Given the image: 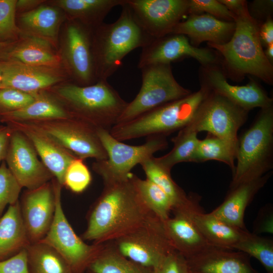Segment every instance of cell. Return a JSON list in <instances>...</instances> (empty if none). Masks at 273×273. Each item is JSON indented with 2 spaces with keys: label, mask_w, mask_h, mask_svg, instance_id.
Here are the masks:
<instances>
[{
  "label": "cell",
  "mask_w": 273,
  "mask_h": 273,
  "mask_svg": "<svg viewBox=\"0 0 273 273\" xmlns=\"http://www.w3.org/2000/svg\"><path fill=\"white\" fill-rule=\"evenodd\" d=\"M36 94L13 88H0V114L23 108L35 100Z\"/></svg>",
  "instance_id": "60d3db41"
},
{
  "label": "cell",
  "mask_w": 273,
  "mask_h": 273,
  "mask_svg": "<svg viewBox=\"0 0 273 273\" xmlns=\"http://www.w3.org/2000/svg\"><path fill=\"white\" fill-rule=\"evenodd\" d=\"M35 150L41 158L43 165L57 182L64 185L66 171L71 162L76 157L48 138L31 129L25 131Z\"/></svg>",
  "instance_id": "83f0119b"
},
{
  "label": "cell",
  "mask_w": 273,
  "mask_h": 273,
  "mask_svg": "<svg viewBox=\"0 0 273 273\" xmlns=\"http://www.w3.org/2000/svg\"><path fill=\"white\" fill-rule=\"evenodd\" d=\"M3 60L29 65L63 68L56 46L45 39L23 34L14 42Z\"/></svg>",
  "instance_id": "d4e9b609"
},
{
  "label": "cell",
  "mask_w": 273,
  "mask_h": 273,
  "mask_svg": "<svg viewBox=\"0 0 273 273\" xmlns=\"http://www.w3.org/2000/svg\"><path fill=\"white\" fill-rule=\"evenodd\" d=\"M185 57L195 59L205 67L210 66L215 61L214 56L208 50L193 46L184 35L171 33L154 39L142 48L138 67L170 64Z\"/></svg>",
  "instance_id": "e0dca14e"
},
{
  "label": "cell",
  "mask_w": 273,
  "mask_h": 273,
  "mask_svg": "<svg viewBox=\"0 0 273 273\" xmlns=\"http://www.w3.org/2000/svg\"><path fill=\"white\" fill-rule=\"evenodd\" d=\"M20 205L30 243L40 241L49 230L54 218L55 198L53 185L47 183L29 190Z\"/></svg>",
  "instance_id": "d6986e66"
},
{
  "label": "cell",
  "mask_w": 273,
  "mask_h": 273,
  "mask_svg": "<svg viewBox=\"0 0 273 273\" xmlns=\"http://www.w3.org/2000/svg\"><path fill=\"white\" fill-rule=\"evenodd\" d=\"M198 133L184 127L171 139L172 149L166 154L155 157L157 162L168 170L181 162H193L200 139Z\"/></svg>",
  "instance_id": "e575fe53"
},
{
  "label": "cell",
  "mask_w": 273,
  "mask_h": 273,
  "mask_svg": "<svg viewBox=\"0 0 273 273\" xmlns=\"http://www.w3.org/2000/svg\"><path fill=\"white\" fill-rule=\"evenodd\" d=\"M131 175L126 180L104 184L88 214L83 240L93 241L94 244L110 242L154 215L142 202Z\"/></svg>",
  "instance_id": "6da1fadb"
},
{
  "label": "cell",
  "mask_w": 273,
  "mask_h": 273,
  "mask_svg": "<svg viewBox=\"0 0 273 273\" xmlns=\"http://www.w3.org/2000/svg\"><path fill=\"white\" fill-rule=\"evenodd\" d=\"M0 117L8 121L67 119L72 114L45 90L37 93L35 100L20 109L3 113Z\"/></svg>",
  "instance_id": "f546056e"
},
{
  "label": "cell",
  "mask_w": 273,
  "mask_h": 273,
  "mask_svg": "<svg viewBox=\"0 0 273 273\" xmlns=\"http://www.w3.org/2000/svg\"><path fill=\"white\" fill-rule=\"evenodd\" d=\"M26 249L29 273H72L65 259L47 244L32 243Z\"/></svg>",
  "instance_id": "4dcf8cb0"
},
{
  "label": "cell",
  "mask_w": 273,
  "mask_h": 273,
  "mask_svg": "<svg viewBox=\"0 0 273 273\" xmlns=\"http://www.w3.org/2000/svg\"><path fill=\"white\" fill-rule=\"evenodd\" d=\"M11 132L9 128L0 127V162L5 159Z\"/></svg>",
  "instance_id": "c3c4849f"
},
{
  "label": "cell",
  "mask_w": 273,
  "mask_h": 273,
  "mask_svg": "<svg viewBox=\"0 0 273 273\" xmlns=\"http://www.w3.org/2000/svg\"><path fill=\"white\" fill-rule=\"evenodd\" d=\"M93 30L76 20L68 19L61 29L58 50L63 69L72 83L86 86L96 83Z\"/></svg>",
  "instance_id": "ba28073f"
},
{
  "label": "cell",
  "mask_w": 273,
  "mask_h": 273,
  "mask_svg": "<svg viewBox=\"0 0 273 273\" xmlns=\"http://www.w3.org/2000/svg\"><path fill=\"white\" fill-rule=\"evenodd\" d=\"M55 198L54 218L49 230L39 242L51 246L67 261L72 273H84L105 244L88 245L75 232L64 212L61 185L53 184Z\"/></svg>",
  "instance_id": "30bf717a"
},
{
  "label": "cell",
  "mask_w": 273,
  "mask_h": 273,
  "mask_svg": "<svg viewBox=\"0 0 273 273\" xmlns=\"http://www.w3.org/2000/svg\"><path fill=\"white\" fill-rule=\"evenodd\" d=\"M92 181L90 172L82 159L76 158L68 167L64 176V185L76 193L83 192Z\"/></svg>",
  "instance_id": "f35d334b"
},
{
  "label": "cell",
  "mask_w": 273,
  "mask_h": 273,
  "mask_svg": "<svg viewBox=\"0 0 273 273\" xmlns=\"http://www.w3.org/2000/svg\"><path fill=\"white\" fill-rule=\"evenodd\" d=\"M17 0H0V41L18 40L22 33L16 22Z\"/></svg>",
  "instance_id": "74e56055"
},
{
  "label": "cell",
  "mask_w": 273,
  "mask_h": 273,
  "mask_svg": "<svg viewBox=\"0 0 273 273\" xmlns=\"http://www.w3.org/2000/svg\"><path fill=\"white\" fill-rule=\"evenodd\" d=\"M222 4L225 6L234 15H236L248 8L247 2L242 0H220Z\"/></svg>",
  "instance_id": "681fc988"
},
{
  "label": "cell",
  "mask_w": 273,
  "mask_h": 273,
  "mask_svg": "<svg viewBox=\"0 0 273 273\" xmlns=\"http://www.w3.org/2000/svg\"><path fill=\"white\" fill-rule=\"evenodd\" d=\"M272 1H255L251 4V13H249L253 17L266 16L269 13L272 9ZM267 18L269 17H267Z\"/></svg>",
  "instance_id": "f6af8a7d"
},
{
  "label": "cell",
  "mask_w": 273,
  "mask_h": 273,
  "mask_svg": "<svg viewBox=\"0 0 273 273\" xmlns=\"http://www.w3.org/2000/svg\"><path fill=\"white\" fill-rule=\"evenodd\" d=\"M209 93L202 85L193 93L159 106L127 122L118 123L109 130L120 141L167 135L180 130L192 121L198 108Z\"/></svg>",
  "instance_id": "277c9868"
},
{
  "label": "cell",
  "mask_w": 273,
  "mask_h": 273,
  "mask_svg": "<svg viewBox=\"0 0 273 273\" xmlns=\"http://www.w3.org/2000/svg\"><path fill=\"white\" fill-rule=\"evenodd\" d=\"M237 149L225 141L208 134L205 139L200 140L193 162L220 161L228 165L233 172L235 167Z\"/></svg>",
  "instance_id": "d590c367"
},
{
  "label": "cell",
  "mask_w": 273,
  "mask_h": 273,
  "mask_svg": "<svg viewBox=\"0 0 273 273\" xmlns=\"http://www.w3.org/2000/svg\"><path fill=\"white\" fill-rule=\"evenodd\" d=\"M5 160L22 188L34 190L51 178V173L38 160L32 147L18 132H11Z\"/></svg>",
  "instance_id": "ac0fdd59"
},
{
  "label": "cell",
  "mask_w": 273,
  "mask_h": 273,
  "mask_svg": "<svg viewBox=\"0 0 273 273\" xmlns=\"http://www.w3.org/2000/svg\"><path fill=\"white\" fill-rule=\"evenodd\" d=\"M186 259L190 273H260L239 251L212 246Z\"/></svg>",
  "instance_id": "44dd1931"
},
{
  "label": "cell",
  "mask_w": 273,
  "mask_h": 273,
  "mask_svg": "<svg viewBox=\"0 0 273 273\" xmlns=\"http://www.w3.org/2000/svg\"><path fill=\"white\" fill-rule=\"evenodd\" d=\"M205 67L206 84L203 85L209 91L225 98L248 111L255 108L272 106V99L255 81H251L245 85H232L219 69L210 66Z\"/></svg>",
  "instance_id": "ffe728a7"
},
{
  "label": "cell",
  "mask_w": 273,
  "mask_h": 273,
  "mask_svg": "<svg viewBox=\"0 0 273 273\" xmlns=\"http://www.w3.org/2000/svg\"><path fill=\"white\" fill-rule=\"evenodd\" d=\"M264 52L265 55L268 61L272 64L273 61V43L267 46V48Z\"/></svg>",
  "instance_id": "816d5d0a"
},
{
  "label": "cell",
  "mask_w": 273,
  "mask_h": 273,
  "mask_svg": "<svg viewBox=\"0 0 273 273\" xmlns=\"http://www.w3.org/2000/svg\"><path fill=\"white\" fill-rule=\"evenodd\" d=\"M13 43L14 42H8L0 41V60L4 59L7 53L12 46Z\"/></svg>",
  "instance_id": "f907efd6"
},
{
  "label": "cell",
  "mask_w": 273,
  "mask_h": 273,
  "mask_svg": "<svg viewBox=\"0 0 273 273\" xmlns=\"http://www.w3.org/2000/svg\"><path fill=\"white\" fill-rule=\"evenodd\" d=\"M108 243L123 256L152 270L169 252L175 250L165 234L162 221L154 215Z\"/></svg>",
  "instance_id": "8fae6325"
},
{
  "label": "cell",
  "mask_w": 273,
  "mask_h": 273,
  "mask_svg": "<svg viewBox=\"0 0 273 273\" xmlns=\"http://www.w3.org/2000/svg\"><path fill=\"white\" fill-rule=\"evenodd\" d=\"M187 0H126L143 30L156 39L171 34L188 13Z\"/></svg>",
  "instance_id": "9a60e30c"
},
{
  "label": "cell",
  "mask_w": 273,
  "mask_h": 273,
  "mask_svg": "<svg viewBox=\"0 0 273 273\" xmlns=\"http://www.w3.org/2000/svg\"><path fill=\"white\" fill-rule=\"evenodd\" d=\"M0 273H29L26 249L0 261Z\"/></svg>",
  "instance_id": "ee69618b"
},
{
  "label": "cell",
  "mask_w": 273,
  "mask_h": 273,
  "mask_svg": "<svg viewBox=\"0 0 273 273\" xmlns=\"http://www.w3.org/2000/svg\"><path fill=\"white\" fill-rule=\"evenodd\" d=\"M199 230L212 246L234 250V247L244 233L243 230L230 224L202 209L197 212L194 217Z\"/></svg>",
  "instance_id": "f1b7e54d"
},
{
  "label": "cell",
  "mask_w": 273,
  "mask_h": 273,
  "mask_svg": "<svg viewBox=\"0 0 273 273\" xmlns=\"http://www.w3.org/2000/svg\"><path fill=\"white\" fill-rule=\"evenodd\" d=\"M0 60L2 87L36 94L61 83L70 81L62 68L32 66L9 60Z\"/></svg>",
  "instance_id": "2e32d148"
},
{
  "label": "cell",
  "mask_w": 273,
  "mask_h": 273,
  "mask_svg": "<svg viewBox=\"0 0 273 273\" xmlns=\"http://www.w3.org/2000/svg\"><path fill=\"white\" fill-rule=\"evenodd\" d=\"M61 9L67 19L76 20L95 29L103 23L114 7L123 6L126 0H55L49 1Z\"/></svg>",
  "instance_id": "484cf974"
},
{
  "label": "cell",
  "mask_w": 273,
  "mask_h": 273,
  "mask_svg": "<svg viewBox=\"0 0 273 273\" xmlns=\"http://www.w3.org/2000/svg\"><path fill=\"white\" fill-rule=\"evenodd\" d=\"M97 133L107 158L97 161L94 163L93 168L102 177L104 184L127 179L135 165L168 147L166 136L162 135L147 137L143 144L133 146L116 139L108 130L97 128Z\"/></svg>",
  "instance_id": "52a82bcc"
},
{
  "label": "cell",
  "mask_w": 273,
  "mask_h": 273,
  "mask_svg": "<svg viewBox=\"0 0 273 273\" xmlns=\"http://www.w3.org/2000/svg\"><path fill=\"white\" fill-rule=\"evenodd\" d=\"M234 250L256 259L267 273H273V240L246 231L234 246Z\"/></svg>",
  "instance_id": "8d00e7d4"
},
{
  "label": "cell",
  "mask_w": 273,
  "mask_h": 273,
  "mask_svg": "<svg viewBox=\"0 0 273 273\" xmlns=\"http://www.w3.org/2000/svg\"><path fill=\"white\" fill-rule=\"evenodd\" d=\"M48 2L29 12L16 14V22L23 34L45 39L58 48L61 29L67 17L61 9Z\"/></svg>",
  "instance_id": "7402d4cb"
},
{
  "label": "cell",
  "mask_w": 273,
  "mask_h": 273,
  "mask_svg": "<svg viewBox=\"0 0 273 273\" xmlns=\"http://www.w3.org/2000/svg\"><path fill=\"white\" fill-rule=\"evenodd\" d=\"M2 71L1 60H0V88H2Z\"/></svg>",
  "instance_id": "f5cc1de1"
},
{
  "label": "cell",
  "mask_w": 273,
  "mask_h": 273,
  "mask_svg": "<svg viewBox=\"0 0 273 273\" xmlns=\"http://www.w3.org/2000/svg\"><path fill=\"white\" fill-rule=\"evenodd\" d=\"M140 69L142 86L135 98L127 103L117 124L131 120L191 93L175 80L170 64L149 65Z\"/></svg>",
  "instance_id": "9c48e42d"
},
{
  "label": "cell",
  "mask_w": 273,
  "mask_h": 273,
  "mask_svg": "<svg viewBox=\"0 0 273 273\" xmlns=\"http://www.w3.org/2000/svg\"><path fill=\"white\" fill-rule=\"evenodd\" d=\"M114 23L103 22L93 30V51L97 80H106L120 67L123 58L154 39L141 27L125 3Z\"/></svg>",
  "instance_id": "7a4b0ae2"
},
{
  "label": "cell",
  "mask_w": 273,
  "mask_h": 273,
  "mask_svg": "<svg viewBox=\"0 0 273 273\" xmlns=\"http://www.w3.org/2000/svg\"><path fill=\"white\" fill-rule=\"evenodd\" d=\"M248 113V111L225 98L209 91L192 121L185 128L197 133L206 131L237 149V133L246 122Z\"/></svg>",
  "instance_id": "7c38bea8"
},
{
  "label": "cell",
  "mask_w": 273,
  "mask_h": 273,
  "mask_svg": "<svg viewBox=\"0 0 273 273\" xmlns=\"http://www.w3.org/2000/svg\"><path fill=\"white\" fill-rule=\"evenodd\" d=\"M52 88L71 108L73 117L97 129L110 130L128 103L106 80L86 86L68 81Z\"/></svg>",
  "instance_id": "3957f363"
},
{
  "label": "cell",
  "mask_w": 273,
  "mask_h": 273,
  "mask_svg": "<svg viewBox=\"0 0 273 273\" xmlns=\"http://www.w3.org/2000/svg\"><path fill=\"white\" fill-rule=\"evenodd\" d=\"M131 178L142 202L150 212L162 221L168 218L173 205L166 194L147 178L141 179L133 173Z\"/></svg>",
  "instance_id": "d6a6232c"
},
{
  "label": "cell",
  "mask_w": 273,
  "mask_h": 273,
  "mask_svg": "<svg viewBox=\"0 0 273 273\" xmlns=\"http://www.w3.org/2000/svg\"><path fill=\"white\" fill-rule=\"evenodd\" d=\"M236 163L230 189L258 178L273 167V107L261 109L238 139Z\"/></svg>",
  "instance_id": "8992f818"
},
{
  "label": "cell",
  "mask_w": 273,
  "mask_h": 273,
  "mask_svg": "<svg viewBox=\"0 0 273 273\" xmlns=\"http://www.w3.org/2000/svg\"><path fill=\"white\" fill-rule=\"evenodd\" d=\"M235 28L225 43L208 45L224 57L230 69L240 74L254 75L266 83L273 81L272 64L266 57L259 37L258 22L248 12V8L235 15Z\"/></svg>",
  "instance_id": "5b68a950"
},
{
  "label": "cell",
  "mask_w": 273,
  "mask_h": 273,
  "mask_svg": "<svg viewBox=\"0 0 273 273\" xmlns=\"http://www.w3.org/2000/svg\"><path fill=\"white\" fill-rule=\"evenodd\" d=\"M153 273H190L186 258L173 250L153 270Z\"/></svg>",
  "instance_id": "7bdbcfd3"
},
{
  "label": "cell",
  "mask_w": 273,
  "mask_h": 273,
  "mask_svg": "<svg viewBox=\"0 0 273 273\" xmlns=\"http://www.w3.org/2000/svg\"><path fill=\"white\" fill-rule=\"evenodd\" d=\"M88 273H153V270L128 259L109 243L88 265Z\"/></svg>",
  "instance_id": "1f68e13d"
},
{
  "label": "cell",
  "mask_w": 273,
  "mask_h": 273,
  "mask_svg": "<svg viewBox=\"0 0 273 273\" xmlns=\"http://www.w3.org/2000/svg\"><path fill=\"white\" fill-rule=\"evenodd\" d=\"M22 187L5 162L0 165V215L8 205L18 201Z\"/></svg>",
  "instance_id": "ab89813d"
},
{
  "label": "cell",
  "mask_w": 273,
  "mask_h": 273,
  "mask_svg": "<svg viewBox=\"0 0 273 273\" xmlns=\"http://www.w3.org/2000/svg\"><path fill=\"white\" fill-rule=\"evenodd\" d=\"M30 244L18 201L9 205L0 218V261L26 249Z\"/></svg>",
  "instance_id": "4316f807"
},
{
  "label": "cell",
  "mask_w": 273,
  "mask_h": 273,
  "mask_svg": "<svg viewBox=\"0 0 273 273\" xmlns=\"http://www.w3.org/2000/svg\"><path fill=\"white\" fill-rule=\"evenodd\" d=\"M199 197L193 194L185 203L174 207L173 215L162 221L165 234L173 248L188 258L213 246L202 235L194 219L202 210Z\"/></svg>",
  "instance_id": "4fadbf2b"
},
{
  "label": "cell",
  "mask_w": 273,
  "mask_h": 273,
  "mask_svg": "<svg viewBox=\"0 0 273 273\" xmlns=\"http://www.w3.org/2000/svg\"><path fill=\"white\" fill-rule=\"evenodd\" d=\"M46 1L44 0H17L16 14L29 12L37 8Z\"/></svg>",
  "instance_id": "7dc6e473"
},
{
  "label": "cell",
  "mask_w": 273,
  "mask_h": 273,
  "mask_svg": "<svg viewBox=\"0 0 273 273\" xmlns=\"http://www.w3.org/2000/svg\"><path fill=\"white\" fill-rule=\"evenodd\" d=\"M201 12H206L207 14L224 21H234L235 15L219 1H189L188 13L194 15Z\"/></svg>",
  "instance_id": "b9f144b4"
},
{
  "label": "cell",
  "mask_w": 273,
  "mask_h": 273,
  "mask_svg": "<svg viewBox=\"0 0 273 273\" xmlns=\"http://www.w3.org/2000/svg\"><path fill=\"white\" fill-rule=\"evenodd\" d=\"M235 28L234 21L221 20L207 14H194L178 23L171 33L184 35L197 44L204 41L222 44L230 39Z\"/></svg>",
  "instance_id": "cb8c5ba5"
},
{
  "label": "cell",
  "mask_w": 273,
  "mask_h": 273,
  "mask_svg": "<svg viewBox=\"0 0 273 273\" xmlns=\"http://www.w3.org/2000/svg\"><path fill=\"white\" fill-rule=\"evenodd\" d=\"M271 172L230 189L223 202L210 213L230 224L247 230L244 220L245 210L256 194L267 183Z\"/></svg>",
  "instance_id": "603a6c76"
},
{
  "label": "cell",
  "mask_w": 273,
  "mask_h": 273,
  "mask_svg": "<svg viewBox=\"0 0 273 273\" xmlns=\"http://www.w3.org/2000/svg\"><path fill=\"white\" fill-rule=\"evenodd\" d=\"M259 34L262 45L267 46L273 43V21L270 17L259 27Z\"/></svg>",
  "instance_id": "bcb514c9"
},
{
  "label": "cell",
  "mask_w": 273,
  "mask_h": 273,
  "mask_svg": "<svg viewBox=\"0 0 273 273\" xmlns=\"http://www.w3.org/2000/svg\"><path fill=\"white\" fill-rule=\"evenodd\" d=\"M67 123H42L32 129L74 153L78 158H94L97 161L107 159L97 128L78 120Z\"/></svg>",
  "instance_id": "5bb4252c"
},
{
  "label": "cell",
  "mask_w": 273,
  "mask_h": 273,
  "mask_svg": "<svg viewBox=\"0 0 273 273\" xmlns=\"http://www.w3.org/2000/svg\"><path fill=\"white\" fill-rule=\"evenodd\" d=\"M146 178L159 187L171 200L173 208L186 202L190 195L173 180L170 170L159 164L153 156L148 157L141 163Z\"/></svg>",
  "instance_id": "836d02e7"
}]
</instances>
